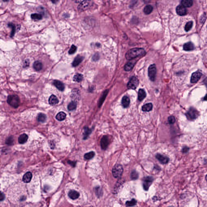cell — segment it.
<instances>
[{"mask_svg": "<svg viewBox=\"0 0 207 207\" xmlns=\"http://www.w3.org/2000/svg\"><path fill=\"white\" fill-rule=\"evenodd\" d=\"M146 52L144 49L141 48H133L126 52V58L129 60H132L138 57L141 56L145 55Z\"/></svg>", "mask_w": 207, "mask_h": 207, "instance_id": "cell-1", "label": "cell"}, {"mask_svg": "<svg viewBox=\"0 0 207 207\" xmlns=\"http://www.w3.org/2000/svg\"><path fill=\"white\" fill-rule=\"evenodd\" d=\"M7 102L8 104L13 108H17L19 106L20 99L17 95H9L7 97Z\"/></svg>", "mask_w": 207, "mask_h": 207, "instance_id": "cell-2", "label": "cell"}, {"mask_svg": "<svg viewBox=\"0 0 207 207\" xmlns=\"http://www.w3.org/2000/svg\"><path fill=\"white\" fill-rule=\"evenodd\" d=\"M123 171V167L121 164H116L112 169V174L115 178L120 177Z\"/></svg>", "mask_w": 207, "mask_h": 207, "instance_id": "cell-3", "label": "cell"}, {"mask_svg": "<svg viewBox=\"0 0 207 207\" xmlns=\"http://www.w3.org/2000/svg\"><path fill=\"white\" fill-rule=\"evenodd\" d=\"M186 116L189 120L193 121L198 117L199 116V112L195 108H190L186 113Z\"/></svg>", "mask_w": 207, "mask_h": 207, "instance_id": "cell-4", "label": "cell"}, {"mask_svg": "<svg viewBox=\"0 0 207 207\" xmlns=\"http://www.w3.org/2000/svg\"><path fill=\"white\" fill-rule=\"evenodd\" d=\"M92 5V3L90 0H85L81 2L78 6V11L79 12H81L86 11Z\"/></svg>", "mask_w": 207, "mask_h": 207, "instance_id": "cell-5", "label": "cell"}, {"mask_svg": "<svg viewBox=\"0 0 207 207\" xmlns=\"http://www.w3.org/2000/svg\"><path fill=\"white\" fill-rule=\"evenodd\" d=\"M139 85V80L136 77L133 76L127 84V88L129 90H135Z\"/></svg>", "mask_w": 207, "mask_h": 207, "instance_id": "cell-6", "label": "cell"}, {"mask_svg": "<svg viewBox=\"0 0 207 207\" xmlns=\"http://www.w3.org/2000/svg\"><path fill=\"white\" fill-rule=\"evenodd\" d=\"M157 73V69L155 65L151 64L148 68V76L150 80L154 81L155 79Z\"/></svg>", "mask_w": 207, "mask_h": 207, "instance_id": "cell-7", "label": "cell"}, {"mask_svg": "<svg viewBox=\"0 0 207 207\" xmlns=\"http://www.w3.org/2000/svg\"><path fill=\"white\" fill-rule=\"evenodd\" d=\"M153 180L154 179L152 176H148L144 178L143 179V187L144 190H148Z\"/></svg>", "mask_w": 207, "mask_h": 207, "instance_id": "cell-8", "label": "cell"}, {"mask_svg": "<svg viewBox=\"0 0 207 207\" xmlns=\"http://www.w3.org/2000/svg\"><path fill=\"white\" fill-rule=\"evenodd\" d=\"M109 144V139L107 135H104L101 140V147L102 149L105 150L108 148Z\"/></svg>", "mask_w": 207, "mask_h": 207, "instance_id": "cell-9", "label": "cell"}, {"mask_svg": "<svg viewBox=\"0 0 207 207\" xmlns=\"http://www.w3.org/2000/svg\"><path fill=\"white\" fill-rule=\"evenodd\" d=\"M202 75V74L199 71H196L193 73L190 78V82L191 83H196L200 79Z\"/></svg>", "mask_w": 207, "mask_h": 207, "instance_id": "cell-10", "label": "cell"}, {"mask_svg": "<svg viewBox=\"0 0 207 207\" xmlns=\"http://www.w3.org/2000/svg\"><path fill=\"white\" fill-rule=\"evenodd\" d=\"M156 158L158 159L159 161L162 164H167L169 161V158L167 156L163 155L158 153L156 155Z\"/></svg>", "mask_w": 207, "mask_h": 207, "instance_id": "cell-11", "label": "cell"}, {"mask_svg": "<svg viewBox=\"0 0 207 207\" xmlns=\"http://www.w3.org/2000/svg\"><path fill=\"white\" fill-rule=\"evenodd\" d=\"M176 13L179 16H183L187 14V10L186 7L182 5H179L176 7Z\"/></svg>", "mask_w": 207, "mask_h": 207, "instance_id": "cell-12", "label": "cell"}, {"mask_svg": "<svg viewBox=\"0 0 207 207\" xmlns=\"http://www.w3.org/2000/svg\"><path fill=\"white\" fill-rule=\"evenodd\" d=\"M54 86L60 91H63L65 89V87L63 83L60 81L55 80L53 82Z\"/></svg>", "mask_w": 207, "mask_h": 207, "instance_id": "cell-13", "label": "cell"}, {"mask_svg": "<svg viewBox=\"0 0 207 207\" xmlns=\"http://www.w3.org/2000/svg\"><path fill=\"white\" fill-rule=\"evenodd\" d=\"M68 197L72 200L78 199L80 196V194L78 192L74 190H71L68 193Z\"/></svg>", "mask_w": 207, "mask_h": 207, "instance_id": "cell-14", "label": "cell"}, {"mask_svg": "<svg viewBox=\"0 0 207 207\" xmlns=\"http://www.w3.org/2000/svg\"><path fill=\"white\" fill-rule=\"evenodd\" d=\"M84 59L83 57L80 55H78L74 58V61L72 63V66L73 67H76L78 66L81 62H82Z\"/></svg>", "mask_w": 207, "mask_h": 207, "instance_id": "cell-15", "label": "cell"}, {"mask_svg": "<svg viewBox=\"0 0 207 207\" xmlns=\"http://www.w3.org/2000/svg\"><path fill=\"white\" fill-rule=\"evenodd\" d=\"M58 102H59V100L58 99V98L54 95H52L50 96V97H49V103L50 105H55L58 104Z\"/></svg>", "mask_w": 207, "mask_h": 207, "instance_id": "cell-16", "label": "cell"}, {"mask_svg": "<svg viewBox=\"0 0 207 207\" xmlns=\"http://www.w3.org/2000/svg\"><path fill=\"white\" fill-rule=\"evenodd\" d=\"M194 49V45L192 42H187L183 45V49L186 51H190Z\"/></svg>", "mask_w": 207, "mask_h": 207, "instance_id": "cell-17", "label": "cell"}, {"mask_svg": "<svg viewBox=\"0 0 207 207\" xmlns=\"http://www.w3.org/2000/svg\"><path fill=\"white\" fill-rule=\"evenodd\" d=\"M32 174L30 172H27L23 176L22 179L23 182L25 183H29L32 179Z\"/></svg>", "mask_w": 207, "mask_h": 207, "instance_id": "cell-18", "label": "cell"}, {"mask_svg": "<svg viewBox=\"0 0 207 207\" xmlns=\"http://www.w3.org/2000/svg\"><path fill=\"white\" fill-rule=\"evenodd\" d=\"M28 138V137L27 134H23L19 137L18 139V142L19 144H24L27 141Z\"/></svg>", "mask_w": 207, "mask_h": 207, "instance_id": "cell-19", "label": "cell"}, {"mask_svg": "<svg viewBox=\"0 0 207 207\" xmlns=\"http://www.w3.org/2000/svg\"><path fill=\"white\" fill-rule=\"evenodd\" d=\"M130 99L127 96H124L122 98L121 103L124 108H126L128 107L130 104Z\"/></svg>", "mask_w": 207, "mask_h": 207, "instance_id": "cell-20", "label": "cell"}, {"mask_svg": "<svg viewBox=\"0 0 207 207\" xmlns=\"http://www.w3.org/2000/svg\"><path fill=\"white\" fill-rule=\"evenodd\" d=\"M146 94L145 91L143 89H140L138 92V99L142 101L146 97Z\"/></svg>", "mask_w": 207, "mask_h": 207, "instance_id": "cell-21", "label": "cell"}, {"mask_svg": "<svg viewBox=\"0 0 207 207\" xmlns=\"http://www.w3.org/2000/svg\"><path fill=\"white\" fill-rule=\"evenodd\" d=\"M33 68L36 71H41L43 68L42 62L39 61H36L34 63Z\"/></svg>", "mask_w": 207, "mask_h": 207, "instance_id": "cell-22", "label": "cell"}, {"mask_svg": "<svg viewBox=\"0 0 207 207\" xmlns=\"http://www.w3.org/2000/svg\"><path fill=\"white\" fill-rule=\"evenodd\" d=\"M153 107V106L152 103H148L143 106L142 107V110L144 112H149L152 110Z\"/></svg>", "mask_w": 207, "mask_h": 207, "instance_id": "cell-23", "label": "cell"}, {"mask_svg": "<svg viewBox=\"0 0 207 207\" xmlns=\"http://www.w3.org/2000/svg\"><path fill=\"white\" fill-rule=\"evenodd\" d=\"M134 63L130 61L127 63L124 66V70L126 71H129L132 70L134 67Z\"/></svg>", "mask_w": 207, "mask_h": 207, "instance_id": "cell-24", "label": "cell"}, {"mask_svg": "<svg viewBox=\"0 0 207 207\" xmlns=\"http://www.w3.org/2000/svg\"><path fill=\"white\" fill-rule=\"evenodd\" d=\"M108 93V90H106V91H104V92H103L102 95L100 99H99V102L98 103V107H100L102 106V104H103V102L104 101L106 97L107 96V95Z\"/></svg>", "mask_w": 207, "mask_h": 207, "instance_id": "cell-25", "label": "cell"}, {"mask_svg": "<svg viewBox=\"0 0 207 207\" xmlns=\"http://www.w3.org/2000/svg\"><path fill=\"white\" fill-rule=\"evenodd\" d=\"M47 119V116L45 114L40 113L38 114L37 117V120L39 122L41 123H44Z\"/></svg>", "mask_w": 207, "mask_h": 207, "instance_id": "cell-26", "label": "cell"}, {"mask_svg": "<svg viewBox=\"0 0 207 207\" xmlns=\"http://www.w3.org/2000/svg\"><path fill=\"white\" fill-rule=\"evenodd\" d=\"M66 113L63 112H60L56 116V118L59 121H63L66 118Z\"/></svg>", "mask_w": 207, "mask_h": 207, "instance_id": "cell-27", "label": "cell"}, {"mask_svg": "<svg viewBox=\"0 0 207 207\" xmlns=\"http://www.w3.org/2000/svg\"><path fill=\"white\" fill-rule=\"evenodd\" d=\"M181 4L185 7H190L193 5V2L192 0H182Z\"/></svg>", "mask_w": 207, "mask_h": 207, "instance_id": "cell-28", "label": "cell"}, {"mask_svg": "<svg viewBox=\"0 0 207 207\" xmlns=\"http://www.w3.org/2000/svg\"><path fill=\"white\" fill-rule=\"evenodd\" d=\"M83 79V76L82 74L79 73H77L74 76L73 80L75 82L79 83Z\"/></svg>", "mask_w": 207, "mask_h": 207, "instance_id": "cell-29", "label": "cell"}, {"mask_svg": "<svg viewBox=\"0 0 207 207\" xmlns=\"http://www.w3.org/2000/svg\"><path fill=\"white\" fill-rule=\"evenodd\" d=\"M153 10V7L151 5H147L144 9V13L145 14H150Z\"/></svg>", "mask_w": 207, "mask_h": 207, "instance_id": "cell-30", "label": "cell"}, {"mask_svg": "<svg viewBox=\"0 0 207 207\" xmlns=\"http://www.w3.org/2000/svg\"><path fill=\"white\" fill-rule=\"evenodd\" d=\"M77 107V102L75 101H72L70 102L68 106V109L70 111H72L75 109Z\"/></svg>", "mask_w": 207, "mask_h": 207, "instance_id": "cell-31", "label": "cell"}, {"mask_svg": "<svg viewBox=\"0 0 207 207\" xmlns=\"http://www.w3.org/2000/svg\"><path fill=\"white\" fill-rule=\"evenodd\" d=\"M31 18L35 21H38L41 20L43 18L42 15L38 13H34L31 15Z\"/></svg>", "mask_w": 207, "mask_h": 207, "instance_id": "cell-32", "label": "cell"}, {"mask_svg": "<svg viewBox=\"0 0 207 207\" xmlns=\"http://www.w3.org/2000/svg\"><path fill=\"white\" fill-rule=\"evenodd\" d=\"M95 155V153L93 151H91L88 153H86L84 155V158L85 159L90 160L93 158Z\"/></svg>", "mask_w": 207, "mask_h": 207, "instance_id": "cell-33", "label": "cell"}, {"mask_svg": "<svg viewBox=\"0 0 207 207\" xmlns=\"http://www.w3.org/2000/svg\"><path fill=\"white\" fill-rule=\"evenodd\" d=\"M137 201L135 199H132L131 201H128L126 202V206L130 207L135 206L137 204Z\"/></svg>", "mask_w": 207, "mask_h": 207, "instance_id": "cell-34", "label": "cell"}, {"mask_svg": "<svg viewBox=\"0 0 207 207\" xmlns=\"http://www.w3.org/2000/svg\"><path fill=\"white\" fill-rule=\"evenodd\" d=\"M193 26V22L192 21H189L186 24L185 27L184 29L186 32L189 31L190 29H191Z\"/></svg>", "mask_w": 207, "mask_h": 207, "instance_id": "cell-35", "label": "cell"}, {"mask_svg": "<svg viewBox=\"0 0 207 207\" xmlns=\"http://www.w3.org/2000/svg\"><path fill=\"white\" fill-rule=\"evenodd\" d=\"M138 178V174L135 170H133L131 173V178L133 180L137 179Z\"/></svg>", "mask_w": 207, "mask_h": 207, "instance_id": "cell-36", "label": "cell"}, {"mask_svg": "<svg viewBox=\"0 0 207 207\" xmlns=\"http://www.w3.org/2000/svg\"><path fill=\"white\" fill-rule=\"evenodd\" d=\"M91 132V130L88 127H85V131H84V139H86L90 135V134Z\"/></svg>", "mask_w": 207, "mask_h": 207, "instance_id": "cell-37", "label": "cell"}, {"mask_svg": "<svg viewBox=\"0 0 207 207\" xmlns=\"http://www.w3.org/2000/svg\"><path fill=\"white\" fill-rule=\"evenodd\" d=\"M8 26L9 27H11L12 28V30L11 32V37H13L14 36V35L15 33V32H16V27H15V26L14 24H11V23H9L8 24Z\"/></svg>", "mask_w": 207, "mask_h": 207, "instance_id": "cell-38", "label": "cell"}, {"mask_svg": "<svg viewBox=\"0 0 207 207\" xmlns=\"http://www.w3.org/2000/svg\"><path fill=\"white\" fill-rule=\"evenodd\" d=\"M77 47L74 45H72L71 47V49H70L68 53L69 54H74L77 51Z\"/></svg>", "mask_w": 207, "mask_h": 207, "instance_id": "cell-39", "label": "cell"}, {"mask_svg": "<svg viewBox=\"0 0 207 207\" xmlns=\"http://www.w3.org/2000/svg\"><path fill=\"white\" fill-rule=\"evenodd\" d=\"M13 139L12 137H9L6 140V143L8 145H12L13 144Z\"/></svg>", "mask_w": 207, "mask_h": 207, "instance_id": "cell-40", "label": "cell"}, {"mask_svg": "<svg viewBox=\"0 0 207 207\" xmlns=\"http://www.w3.org/2000/svg\"><path fill=\"white\" fill-rule=\"evenodd\" d=\"M168 121L169 123L170 124H174L176 122V118L173 116H171L169 117L168 118Z\"/></svg>", "mask_w": 207, "mask_h": 207, "instance_id": "cell-41", "label": "cell"}, {"mask_svg": "<svg viewBox=\"0 0 207 207\" xmlns=\"http://www.w3.org/2000/svg\"><path fill=\"white\" fill-rule=\"evenodd\" d=\"M5 195H4L3 193L1 192L0 193V200L1 201H2L3 200L5 199Z\"/></svg>", "mask_w": 207, "mask_h": 207, "instance_id": "cell-42", "label": "cell"}, {"mask_svg": "<svg viewBox=\"0 0 207 207\" xmlns=\"http://www.w3.org/2000/svg\"><path fill=\"white\" fill-rule=\"evenodd\" d=\"M189 150V148L188 147H184V148H183V149H182V152H183L184 153H187V152H188Z\"/></svg>", "mask_w": 207, "mask_h": 207, "instance_id": "cell-43", "label": "cell"}, {"mask_svg": "<svg viewBox=\"0 0 207 207\" xmlns=\"http://www.w3.org/2000/svg\"><path fill=\"white\" fill-rule=\"evenodd\" d=\"M24 64L25 65H24V66H28L29 65V60H27L25 61V62L24 63Z\"/></svg>", "mask_w": 207, "mask_h": 207, "instance_id": "cell-44", "label": "cell"}, {"mask_svg": "<svg viewBox=\"0 0 207 207\" xmlns=\"http://www.w3.org/2000/svg\"><path fill=\"white\" fill-rule=\"evenodd\" d=\"M72 0L74 1L76 3H81L85 0Z\"/></svg>", "mask_w": 207, "mask_h": 207, "instance_id": "cell-45", "label": "cell"}, {"mask_svg": "<svg viewBox=\"0 0 207 207\" xmlns=\"http://www.w3.org/2000/svg\"><path fill=\"white\" fill-rule=\"evenodd\" d=\"M52 3L54 4H56L59 2L60 0H51Z\"/></svg>", "mask_w": 207, "mask_h": 207, "instance_id": "cell-46", "label": "cell"}, {"mask_svg": "<svg viewBox=\"0 0 207 207\" xmlns=\"http://www.w3.org/2000/svg\"><path fill=\"white\" fill-rule=\"evenodd\" d=\"M98 58V55H97V54H95L94 56L93 57V60H97L96 59V58Z\"/></svg>", "mask_w": 207, "mask_h": 207, "instance_id": "cell-47", "label": "cell"}, {"mask_svg": "<svg viewBox=\"0 0 207 207\" xmlns=\"http://www.w3.org/2000/svg\"><path fill=\"white\" fill-rule=\"evenodd\" d=\"M204 100L207 101V94H206L205 97L204 98Z\"/></svg>", "mask_w": 207, "mask_h": 207, "instance_id": "cell-48", "label": "cell"}, {"mask_svg": "<svg viewBox=\"0 0 207 207\" xmlns=\"http://www.w3.org/2000/svg\"><path fill=\"white\" fill-rule=\"evenodd\" d=\"M205 179L206 180V181L207 182V175H206V176L205 177Z\"/></svg>", "mask_w": 207, "mask_h": 207, "instance_id": "cell-49", "label": "cell"}, {"mask_svg": "<svg viewBox=\"0 0 207 207\" xmlns=\"http://www.w3.org/2000/svg\"><path fill=\"white\" fill-rule=\"evenodd\" d=\"M2 0L4 1V2H6V1H7L8 0Z\"/></svg>", "mask_w": 207, "mask_h": 207, "instance_id": "cell-50", "label": "cell"}]
</instances>
